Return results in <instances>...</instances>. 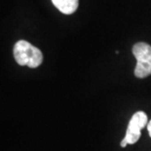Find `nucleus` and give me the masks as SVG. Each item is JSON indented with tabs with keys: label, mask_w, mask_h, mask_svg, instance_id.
Returning a JSON list of instances; mask_svg holds the SVG:
<instances>
[{
	"label": "nucleus",
	"mask_w": 151,
	"mask_h": 151,
	"mask_svg": "<svg viewBox=\"0 0 151 151\" xmlns=\"http://www.w3.org/2000/svg\"><path fill=\"white\" fill-rule=\"evenodd\" d=\"M14 58L20 66L37 68L43 61V54L37 47L26 40L16 42L13 49Z\"/></svg>",
	"instance_id": "f257e3e1"
},
{
	"label": "nucleus",
	"mask_w": 151,
	"mask_h": 151,
	"mask_svg": "<svg viewBox=\"0 0 151 151\" xmlns=\"http://www.w3.org/2000/svg\"><path fill=\"white\" fill-rule=\"evenodd\" d=\"M132 54L137 59L134 76L138 78L151 75V46L145 42H137L132 47Z\"/></svg>",
	"instance_id": "f03ea898"
},
{
	"label": "nucleus",
	"mask_w": 151,
	"mask_h": 151,
	"mask_svg": "<svg viewBox=\"0 0 151 151\" xmlns=\"http://www.w3.org/2000/svg\"><path fill=\"white\" fill-rule=\"evenodd\" d=\"M147 115L142 112L138 111L132 115V119L129 120L128 129H127L126 135L124 139L128 144H134L139 139L141 134V129H143L147 127Z\"/></svg>",
	"instance_id": "7ed1b4c3"
},
{
	"label": "nucleus",
	"mask_w": 151,
	"mask_h": 151,
	"mask_svg": "<svg viewBox=\"0 0 151 151\" xmlns=\"http://www.w3.org/2000/svg\"><path fill=\"white\" fill-rule=\"evenodd\" d=\"M52 3L61 13L66 15L75 13L78 7V0H52Z\"/></svg>",
	"instance_id": "20e7f679"
},
{
	"label": "nucleus",
	"mask_w": 151,
	"mask_h": 151,
	"mask_svg": "<svg viewBox=\"0 0 151 151\" xmlns=\"http://www.w3.org/2000/svg\"><path fill=\"white\" fill-rule=\"evenodd\" d=\"M147 131H148L149 137H151V121L148 123V125H147Z\"/></svg>",
	"instance_id": "39448f33"
}]
</instances>
